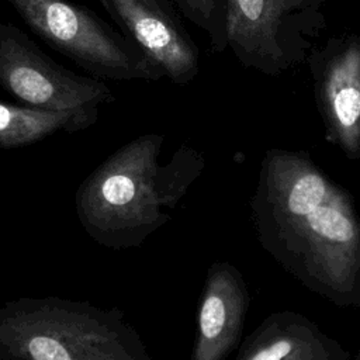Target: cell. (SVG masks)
I'll use <instances>...</instances> for the list:
<instances>
[{
	"instance_id": "cell-3",
	"label": "cell",
	"mask_w": 360,
	"mask_h": 360,
	"mask_svg": "<svg viewBox=\"0 0 360 360\" xmlns=\"http://www.w3.org/2000/svg\"><path fill=\"white\" fill-rule=\"evenodd\" d=\"M0 360H152L124 314L58 297L0 308Z\"/></svg>"
},
{
	"instance_id": "cell-12",
	"label": "cell",
	"mask_w": 360,
	"mask_h": 360,
	"mask_svg": "<svg viewBox=\"0 0 360 360\" xmlns=\"http://www.w3.org/2000/svg\"><path fill=\"white\" fill-rule=\"evenodd\" d=\"M180 13L210 38L211 48L222 52L225 39V1L226 0H173Z\"/></svg>"
},
{
	"instance_id": "cell-1",
	"label": "cell",
	"mask_w": 360,
	"mask_h": 360,
	"mask_svg": "<svg viewBox=\"0 0 360 360\" xmlns=\"http://www.w3.org/2000/svg\"><path fill=\"white\" fill-rule=\"evenodd\" d=\"M260 246L304 287L360 309V215L304 152L269 149L250 200Z\"/></svg>"
},
{
	"instance_id": "cell-16",
	"label": "cell",
	"mask_w": 360,
	"mask_h": 360,
	"mask_svg": "<svg viewBox=\"0 0 360 360\" xmlns=\"http://www.w3.org/2000/svg\"><path fill=\"white\" fill-rule=\"evenodd\" d=\"M357 1H359V3H360V0H357Z\"/></svg>"
},
{
	"instance_id": "cell-10",
	"label": "cell",
	"mask_w": 360,
	"mask_h": 360,
	"mask_svg": "<svg viewBox=\"0 0 360 360\" xmlns=\"http://www.w3.org/2000/svg\"><path fill=\"white\" fill-rule=\"evenodd\" d=\"M349 352L307 316L270 314L243 340L235 360H349Z\"/></svg>"
},
{
	"instance_id": "cell-5",
	"label": "cell",
	"mask_w": 360,
	"mask_h": 360,
	"mask_svg": "<svg viewBox=\"0 0 360 360\" xmlns=\"http://www.w3.org/2000/svg\"><path fill=\"white\" fill-rule=\"evenodd\" d=\"M325 27V0L225 1L226 48L242 66L267 76L304 62Z\"/></svg>"
},
{
	"instance_id": "cell-9",
	"label": "cell",
	"mask_w": 360,
	"mask_h": 360,
	"mask_svg": "<svg viewBox=\"0 0 360 360\" xmlns=\"http://www.w3.org/2000/svg\"><path fill=\"white\" fill-rule=\"evenodd\" d=\"M248 285L236 267L214 263L205 278L191 360H225L240 340L249 307Z\"/></svg>"
},
{
	"instance_id": "cell-7",
	"label": "cell",
	"mask_w": 360,
	"mask_h": 360,
	"mask_svg": "<svg viewBox=\"0 0 360 360\" xmlns=\"http://www.w3.org/2000/svg\"><path fill=\"white\" fill-rule=\"evenodd\" d=\"M315 93L328 139L360 158V37L332 38L311 56Z\"/></svg>"
},
{
	"instance_id": "cell-15",
	"label": "cell",
	"mask_w": 360,
	"mask_h": 360,
	"mask_svg": "<svg viewBox=\"0 0 360 360\" xmlns=\"http://www.w3.org/2000/svg\"><path fill=\"white\" fill-rule=\"evenodd\" d=\"M357 360H360V352H359V354H357Z\"/></svg>"
},
{
	"instance_id": "cell-2",
	"label": "cell",
	"mask_w": 360,
	"mask_h": 360,
	"mask_svg": "<svg viewBox=\"0 0 360 360\" xmlns=\"http://www.w3.org/2000/svg\"><path fill=\"white\" fill-rule=\"evenodd\" d=\"M165 136L146 134L125 143L80 186L77 212L98 242L122 248L141 243L163 224L166 208L184 194L204 167L202 156L181 146L166 166L158 165Z\"/></svg>"
},
{
	"instance_id": "cell-8",
	"label": "cell",
	"mask_w": 360,
	"mask_h": 360,
	"mask_svg": "<svg viewBox=\"0 0 360 360\" xmlns=\"http://www.w3.org/2000/svg\"><path fill=\"white\" fill-rule=\"evenodd\" d=\"M174 84H187L200 70V51L174 11L148 0H111L107 11Z\"/></svg>"
},
{
	"instance_id": "cell-11",
	"label": "cell",
	"mask_w": 360,
	"mask_h": 360,
	"mask_svg": "<svg viewBox=\"0 0 360 360\" xmlns=\"http://www.w3.org/2000/svg\"><path fill=\"white\" fill-rule=\"evenodd\" d=\"M97 117L98 110L51 111L0 100V148L25 146L58 131H82L93 125Z\"/></svg>"
},
{
	"instance_id": "cell-4",
	"label": "cell",
	"mask_w": 360,
	"mask_h": 360,
	"mask_svg": "<svg viewBox=\"0 0 360 360\" xmlns=\"http://www.w3.org/2000/svg\"><path fill=\"white\" fill-rule=\"evenodd\" d=\"M27 27L98 80L156 82L165 72L122 31L69 0H7Z\"/></svg>"
},
{
	"instance_id": "cell-13",
	"label": "cell",
	"mask_w": 360,
	"mask_h": 360,
	"mask_svg": "<svg viewBox=\"0 0 360 360\" xmlns=\"http://www.w3.org/2000/svg\"><path fill=\"white\" fill-rule=\"evenodd\" d=\"M148 1H152V3L160 6L162 8H165V10H167V11H174V8L172 7V4H170L169 0H148ZM174 13H176V11H174Z\"/></svg>"
},
{
	"instance_id": "cell-14",
	"label": "cell",
	"mask_w": 360,
	"mask_h": 360,
	"mask_svg": "<svg viewBox=\"0 0 360 360\" xmlns=\"http://www.w3.org/2000/svg\"><path fill=\"white\" fill-rule=\"evenodd\" d=\"M103 7H104V10L105 11H108V8H110V3H111V0H97Z\"/></svg>"
},
{
	"instance_id": "cell-6",
	"label": "cell",
	"mask_w": 360,
	"mask_h": 360,
	"mask_svg": "<svg viewBox=\"0 0 360 360\" xmlns=\"http://www.w3.org/2000/svg\"><path fill=\"white\" fill-rule=\"evenodd\" d=\"M0 87L24 105L51 110H98L114 94L98 79L77 75L48 56L24 31L0 21Z\"/></svg>"
}]
</instances>
